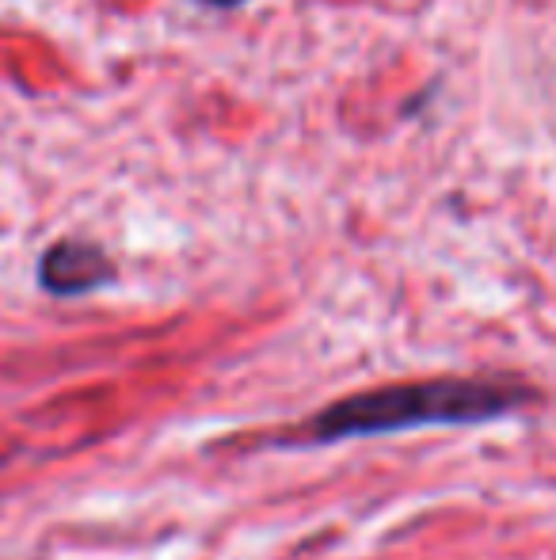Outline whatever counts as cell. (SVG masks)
<instances>
[{
	"mask_svg": "<svg viewBox=\"0 0 556 560\" xmlns=\"http://www.w3.org/2000/svg\"><path fill=\"white\" fill-rule=\"evenodd\" d=\"M537 393L514 377H427L351 393L320 408L301 431V446H332L347 439L401 435L416 428H473L527 408Z\"/></svg>",
	"mask_w": 556,
	"mask_h": 560,
	"instance_id": "1",
	"label": "cell"
},
{
	"mask_svg": "<svg viewBox=\"0 0 556 560\" xmlns=\"http://www.w3.org/2000/svg\"><path fill=\"white\" fill-rule=\"evenodd\" d=\"M115 282V264L92 241H58L38 259V287L54 298H81Z\"/></svg>",
	"mask_w": 556,
	"mask_h": 560,
	"instance_id": "2",
	"label": "cell"
},
{
	"mask_svg": "<svg viewBox=\"0 0 556 560\" xmlns=\"http://www.w3.org/2000/svg\"><path fill=\"white\" fill-rule=\"evenodd\" d=\"M202 4H210V8H237V4H245V0H202Z\"/></svg>",
	"mask_w": 556,
	"mask_h": 560,
	"instance_id": "3",
	"label": "cell"
}]
</instances>
